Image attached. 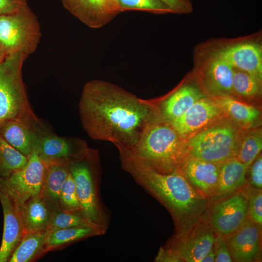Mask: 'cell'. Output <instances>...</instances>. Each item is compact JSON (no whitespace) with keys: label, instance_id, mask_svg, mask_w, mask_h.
I'll list each match as a JSON object with an SVG mask.
<instances>
[{"label":"cell","instance_id":"cell-36","mask_svg":"<svg viewBox=\"0 0 262 262\" xmlns=\"http://www.w3.org/2000/svg\"><path fill=\"white\" fill-rule=\"evenodd\" d=\"M249 180L248 184L258 189L262 188V158L259 155L249 165Z\"/></svg>","mask_w":262,"mask_h":262},{"label":"cell","instance_id":"cell-8","mask_svg":"<svg viewBox=\"0 0 262 262\" xmlns=\"http://www.w3.org/2000/svg\"><path fill=\"white\" fill-rule=\"evenodd\" d=\"M27 164L5 178H0V187L20 206L29 199L40 194L46 164L34 148Z\"/></svg>","mask_w":262,"mask_h":262},{"label":"cell","instance_id":"cell-32","mask_svg":"<svg viewBox=\"0 0 262 262\" xmlns=\"http://www.w3.org/2000/svg\"><path fill=\"white\" fill-rule=\"evenodd\" d=\"M122 12L141 10L156 14L173 13L162 0H118Z\"/></svg>","mask_w":262,"mask_h":262},{"label":"cell","instance_id":"cell-33","mask_svg":"<svg viewBox=\"0 0 262 262\" xmlns=\"http://www.w3.org/2000/svg\"><path fill=\"white\" fill-rule=\"evenodd\" d=\"M59 202L60 209L63 211L81 212L75 183L70 172L61 187Z\"/></svg>","mask_w":262,"mask_h":262},{"label":"cell","instance_id":"cell-28","mask_svg":"<svg viewBox=\"0 0 262 262\" xmlns=\"http://www.w3.org/2000/svg\"><path fill=\"white\" fill-rule=\"evenodd\" d=\"M81 227L104 228L87 219L81 212H67L61 209L55 210L51 216L48 230Z\"/></svg>","mask_w":262,"mask_h":262},{"label":"cell","instance_id":"cell-11","mask_svg":"<svg viewBox=\"0 0 262 262\" xmlns=\"http://www.w3.org/2000/svg\"><path fill=\"white\" fill-rule=\"evenodd\" d=\"M64 8L83 24L99 29L122 12L114 0H61Z\"/></svg>","mask_w":262,"mask_h":262},{"label":"cell","instance_id":"cell-29","mask_svg":"<svg viewBox=\"0 0 262 262\" xmlns=\"http://www.w3.org/2000/svg\"><path fill=\"white\" fill-rule=\"evenodd\" d=\"M238 146L224 145L215 147H206L192 151L189 156L201 160L221 164L236 158Z\"/></svg>","mask_w":262,"mask_h":262},{"label":"cell","instance_id":"cell-18","mask_svg":"<svg viewBox=\"0 0 262 262\" xmlns=\"http://www.w3.org/2000/svg\"><path fill=\"white\" fill-rule=\"evenodd\" d=\"M204 97L195 86H183L163 100L160 109L155 108L157 115L160 118L170 123L182 115L196 101Z\"/></svg>","mask_w":262,"mask_h":262},{"label":"cell","instance_id":"cell-34","mask_svg":"<svg viewBox=\"0 0 262 262\" xmlns=\"http://www.w3.org/2000/svg\"><path fill=\"white\" fill-rule=\"evenodd\" d=\"M241 189L248 203V218L260 226L262 225V191L246 184Z\"/></svg>","mask_w":262,"mask_h":262},{"label":"cell","instance_id":"cell-20","mask_svg":"<svg viewBox=\"0 0 262 262\" xmlns=\"http://www.w3.org/2000/svg\"><path fill=\"white\" fill-rule=\"evenodd\" d=\"M20 207L27 233L48 229L55 210L41 194L29 199Z\"/></svg>","mask_w":262,"mask_h":262},{"label":"cell","instance_id":"cell-15","mask_svg":"<svg viewBox=\"0 0 262 262\" xmlns=\"http://www.w3.org/2000/svg\"><path fill=\"white\" fill-rule=\"evenodd\" d=\"M220 164L189 156L179 170L198 191L211 200L215 196L219 181Z\"/></svg>","mask_w":262,"mask_h":262},{"label":"cell","instance_id":"cell-37","mask_svg":"<svg viewBox=\"0 0 262 262\" xmlns=\"http://www.w3.org/2000/svg\"><path fill=\"white\" fill-rule=\"evenodd\" d=\"M28 5L27 0H0V15L15 13Z\"/></svg>","mask_w":262,"mask_h":262},{"label":"cell","instance_id":"cell-38","mask_svg":"<svg viewBox=\"0 0 262 262\" xmlns=\"http://www.w3.org/2000/svg\"><path fill=\"white\" fill-rule=\"evenodd\" d=\"M173 11V13H189L193 10L190 0H162Z\"/></svg>","mask_w":262,"mask_h":262},{"label":"cell","instance_id":"cell-10","mask_svg":"<svg viewBox=\"0 0 262 262\" xmlns=\"http://www.w3.org/2000/svg\"><path fill=\"white\" fill-rule=\"evenodd\" d=\"M262 226L248 218L235 231L224 236L233 262L260 261Z\"/></svg>","mask_w":262,"mask_h":262},{"label":"cell","instance_id":"cell-23","mask_svg":"<svg viewBox=\"0 0 262 262\" xmlns=\"http://www.w3.org/2000/svg\"><path fill=\"white\" fill-rule=\"evenodd\" d=\"M46 164V174L40 194L55 210L61 209L60 193L62 184L70 172L69 164Z\"/></svg>","mask_w":262,"mask_h":262},{"label":"cell","instance_id":"cell-6","mask_svg":"<svg viewBox=\"0 0 262 262\" xmlns=\"http://www.w3.org/2000/svg\"><path fill=\"white\" fill-rule=\"evenodd\" d=\"M215 234L201 218L184 231L176 234L163 249L171 262H200L213 247Z\"/></svg>","mask_w":262,"mask_h":262},{"label":"cell","instance_id":"cell-1","mask_svg":"<svg viewBox=\"0 0 262 262\" xmlns=\"http://www.w3.org/2000/svg\"><path fill=\"white\" fill-rule=\"evenodd\" d=\"M83 128L95 140L131 149L147 125L157 117L149 100L98 79L84 85L79 103Z\"/></svg>","mask_w":262,"mask_h":262},{"label":"cell","instance_id":"cell-14","mask_svg":"<svg viewBox=\"0 0 262 262\" xmlns=\"http://www.w3.org/2000/svg\"><path fill=\"white\" fill-rule=\"evenodd\" d=\"M37 118H19L7 120L0 125V135L11 146L27 158L45 131L38 125Z\"/></svg>","mask_w":262,"mask_h":262},{"label":"cell","instance_id":"cell-22","mask_svg":"<svg viewBox=\"0 0 262 262\" xmlns=\"http://www.w3.org/2000/svg\"><path fill=\"white\" fill-rule=\"evenodd\" d=\"M237 132L229 125L213 127L200 132L190 139L188 144L189 153L206 147L223 145L238 146Z\"/></svg>","mask_w":262,"mask_h":262},{"label":"cell","instance_id":"cell-3","mask_svg":"<svg viewBox=\"0 0 262 262\" xmlns=\"http://www.w3.org/2000/svg\"><path fill=\"white\" fill-rule=\"evenodd\" d=\"M129 149L163 173L179 169L186 158L180 135L169 123L159 117L147 125L137 144Z\"/></svg>","mask_w":262,"mask_h":262},{"label":"cell","instance_id":"cell-2","mask_svg":"<svg viewBox=\"0 0 262 262\" xmlns=\"http://www.w3.org/2000/svg\"><path fill=\"white\" fill-rule=\"evenodd\" d=\"M122 166L171 215L176 234L201 219L211 199L196 190L178 169L170 173L157 170L124 147L116 145Z\"/></svg>","mask_w":262,"mask_h":262},{"label":"cell","instance_id":"cell-39","mask_svg":"<svg viewBox=\"0 0 262 262\" xmlns=\"http://www.w3.org/2000/svg\"><path fill=\"white\" fill-rule=\"evenodd\" d=\"M215 253L213 247L201 260L200 262H215Z\"/></svg>","mask_w":262,"mask_h":262},{"label":"cell","instance_id":"cell-19","mask_svg":"<svg viewBox=\"0 0 262 262\" xmlns=\"http://www.w3.org/2000/svg\"><path fill=\"white\" fill-rule=\"evenodd\" d=\"M250 165L242 163L237 158L220 164L216 193L211 202L240 190L246 183V177Z\"/></svg>","mask_w":262,"mask_h":262},{"label":"cell","instance_id":"cell-17","mask_svg":"<svg viewBox=\"0 0 262 262\" xmlns=\"http://www.w3.org/2000/svg\"><path fill=\"white\" fill-rule=\"evenodd\" d=\"M221 111L215 101L204 97L169 123L180 135H182L204 126L218 116Z\"/></svg>","mask_w":262,"mask_h":262},{"label":"cell","instance_id":"cell-21","mask_svg":"<svg viewBox=\"0 0 262 262\" xmlns=\"http://www.w3.org/2000/svg\"><path fill=\"white\" fill-rule=\"evenodd\" d=\"M233 67L226 61L214 56L208 64L205 71V81L208 89L222 96L232 93Z\"/></svg>","mask_w":262,"mask_h":262},{"label":"cell","instance_id":"cell-24","mask_svg":"<svg viewBox=\"0 0 262 262\" xmlns=\"http://www.w3.org/2000/svg\"><path fill=\"white\" fill-rule=\"evenodd\" d=\"M48 229L27 233L14 251L9 262L33 261L46 252V242Z\"/></svg>","mask_w":262,"mask_h":262},{"label":"cell","instance_id":"cell-26","mask_svg":"<svg viewBox=\"0 0 262 262\" xmlns=\"http://www.w3.org/2000/svg\"><path fill=\"white\" fill-rule=\"evenodd\" d=\"M222 110L235 121L244 125L252 124L257 120L260 111L255 107L243 103L227 96L218 98L215 101Z\"/></svg>","mask_w":262,"mask_h":262},{"label":"cell","instance_id":"cell-35","mask_svg":"<svg viewBox=\"0 0 262 262\" xmlns=\"http://www.w3.org/2000/svg\"><path fill=\"white\" fill-rule=\"evenodd\" d=\"M213 247L215 256V262H233L225 237L223 235L215 233L213 243Z\"/></svg>","mask_w":262,"mask_h":262},{"label":"cell","instance_id":"cell-4","mask_svg":"<svg viewBox=\"0 0 262 262\" xmlns=\"http://www.w3.org/2000/svg\"><path fill=\"white\" fill-rule=\"evenodd\" d=\"M27 59L18 53L6 56L0 63V125L13 119L37 118L30 106L22 80Z\"/></svg>","mask_w":262,"mask_h":262},{"label":"cell","instance_id":"cell-30","mask_svg":"<svg viewBox=\"0 0 262 262\" xmlns=\"http://www.w3.org/2000/svg\"><path fill=\"white\" fill-rule=\"evenodd\" d=\"M261 82L257 78L244 71H234L233 91L245 97L255 96L260 92Z\"/></svg>","mask_w":262,"mask_h":262},{"label":"cell","instance_id":"cell-27","mask_svg":"<svg viewBox=\"0 0 262 262\" xmlns=\"http://www.w3.org/2000/svg\"><path fill=\"white\" fill-rule=\"evenodd\" d=\"M28 160L0 135V178H5L23 168Z\"/></svg>","mask_w":262,"mask_h":262},{"label":"cell","instance_id":"cell-25","mask_svg":"<svg viewBox=\"0 0 262 262\" xmlns=\"http://www.w3.org/2000/svg\"><path fill=\"white\" fill-rule=\"evenodd\" d=\"M105 229L102 227H81L49 231L46 242V252L85 237L103 234Z\"/></svg>","mask_w":262,"mask_h":262},{"label":"cell","instance_id":"cell-5","mask_svg":"<svg viewBox=\"0 0 262 262\" xmlns=\"http://www.w3.org/2000/svg\"><path fill=\"white\" fill-rule=\"evenodd\" d=\"M41 37L39 22L28 5L14 13L0 15V45L6 57L21 53L28 58Z\"/></svg>","mask_w":262,"mask_h":262},{"label":"cell","instance_id":"cell-13","mask_svg":"<svg viewBox=\"0 0 262 262\" xmlns=\"http://www.w3.org/2000/svg\"><path fill=\"white\" fill-rule=\"evenodd\" d=\"M0 201L4 218L0 262H7L27 232L19 205L0 187Z\"/></svg>","mask_w":262,"mask_h":262},{"label":"cell","instance_id":"cell-12","mask_svg":"<svg viewBox=\"0 0 262 262\" xmlns=\"http://www.w3.org/2000/svg\"><path fill=\"white\" fill-rule=\"evenodd\" d=\"M35 148L39 157L47 164H69L88 147L80 139L72 140L44 131Z\"/></svg>","mask_w":262,"mask_h":262},{"label":"cell","instance_id":"cell-9","mask_svg":"<svg viewBox=\"0 0 262 262\" xmlns=\"http://www.w3.org/2000/svg\"><path fill=\"white\" fill-rule=\"evenodd\" d=\"M95 150L89 147L69 165L74 179L82 214L90 221L104 227L90 162Z\"/></svg>","mask_w":262,"mask_h":262},{"label":"cell","instance_id":"cell-7","mask_svg":"<svg viewBox=\"0 0 262 262\" xmlns=\"http://www.w3.org/2000/svg\"><path fill=\"white\" fill-rule=\"evenodd\" d=\"M211 202L202 217L216 233L227 236L237 230L248 218V203L240 189Z\"/></svg>","mask_w":262,"mask_h":262},{"label":"cell","instance_id":"cell-40","mask_svg":"<svg viewBox=\"0 0 262 262\" xmlns=\"http://www.w3.org/2000/svg\"><path fill=\"white\" fill-rule=\"evenodd\" d=\"M6 57V54L0 45V63L2 62Z\"/></svg>","mask_w":262,"mask_h":262},{"label":"cell","instance_id":"cell-16","mask_svg":"<svg viewBox=\"0 0 262 262\" xmlns=\"http://www.w3.org/2000/svg\"><path fill=\"white\" fill-rule=\"evenodd\" d=\"M214 56L262 81V49L259 44L252 42L234 44L219 50Z\"/></svg>","mask_w":262,"mask_h":262},{"label":"cell","instance_id":"cell-31","mask_svg":"<svg viewBox=\"0 0 262 262\" xmlns=\"http://www.w3.org/2000/svg\"><path fill=\"white\" fill-rule=\"evenodd\" d=\"M262 148L261 134L253 132L247 135L238 147L236 157L242 163L250 165Z\"/></svg>","mask_w":262,"mask_h":262},{"label":"cell","instance_id":"cell-41","mask_svg":"<svg viewBox=\"0 0 262 262\" xmlns=\"http://www.w3.org/2000/svg\"><path fill=\"white\" fill-rule=\"evenodd\" d=\"M114 0L115 1V2H116L118 3V0Z\"/></svg>","mask_w":262,"mask_h":262}]
</instances>
